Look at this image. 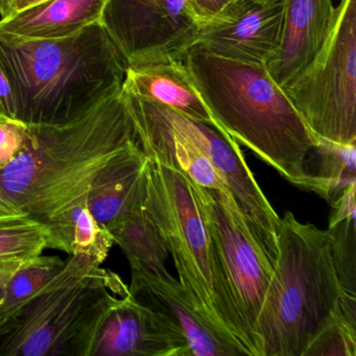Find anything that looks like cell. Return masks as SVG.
Here are the masks:
<instances>
[{
    "mask_svg": "<svg viewBox=\"0 0 356 356\" xmlns=\"http://www.w3.org/2000/svg\"><path fill=\"white\" fill-rule=\"evenodd\" d=\"M332 0H283L280 43L266 65L273 80L284 88L322 49L334 19Z\"/></svg>",
    "mask_w": 356,
    "mask_h": 356,
    "instance_id": "cell-14",
    "label": "cell"
},
{
    "mask_svg": "<svg viewBox=\"0 0 356 356\" xmlns=\"http://www.w3.org/2000/svg\"><path fill=\"white\" fill-rule=\"evenodd\" d=\"M356 185L331 204L326 232L339 281L356 295Z\"/></svg>",
    "mask_w": 356,
    "mask_h": 356,
    "instance_id": "cell-21",
    "label": "cell"
},
{
    "mask_svg": "<svg viewBox=\"0 0 356 356\" xmlns=\"http://www.w3.org/2000/svg\"><path fill=\"white\" fill-rule=\"evenodd\" d=\"M0 51L16 97V118L30 126L74 122L122 92L129 64L103 22L60 39L0 33Z\"/></svg>",
    "mask_w": 356,
    "mask_h": 356,
    "instance_id": "cell-2",
    "label": "cell"
},
{
    "mask_svg": "<svg viewBox=\"0 0 356 356\" xmlns=\"http://www.w3.org/2000/svg\"><path fill=\"white\" fill-rule=\"evenodd\" d=\"M347 291L326 232L285 211L279 222L278 256L254 330L258 356H303Z\"/></svg>",
    "mask_w": 356,
    "mask_h": 356,
    "instance_id": "cell-4",
    "label": "cell"
},
{
    "mask_svg": "<svg viewBox=\"0 0 356 356\" xmlns=\"http://www.w3.org/2000/svg\"><path fill=\"white\" fill-rule=\"evenodd\" d=\"M26 260H8L0 261V282H6L19 268Z\"/></svg>",
    "mask_w": 356,
    "mask_h": 356,
    "instance_id": "cell-28",
    "label": "cell"
},
{
    "mask_svg": "<svg viewBox=\"0 0 356 356\" xmlns=\"http://www.w3.org/2000/svg\"><path fill=\"white\" fill-rule=\"evenodd\" d=\"M283 89L314 135L356 143V0H341L322 49Z\"/></svg>",
    "mask_w": 356,
    "mask_h": 356,
    "instance_id": "cell-7",
    "label": "cell"
},
{
    "mask_svg": "<svg viewBox=\"0 0 356 356\" xmlns=\"http://www.w3.org/2000/svg\"><path fill=\"white\" fill-rule=\"evenodd\" d=\"M109 232L124 252L132 272L170 276L166 266L170 253L157 226L143 207L141 179L136 195L110 227Z\"/></svg>",
    "mask_w": 356,
    "mask_h": 356,
    "instance_id": "cell-18",
    "label": "cell"
},
{
    "mask_svg": "<svg viewBox=\"0 0 356 356\" xmlns=\"http://www.w3.org/2000/svg\"><path fill=\"white\" fill-rule=\"evenodd\" d=\"M314 136L316 143L304 162L308 191L331 205L348 188L356 185V143L346 145Z\"/></svg>",
    "mask_w": 356,
    "mask_h": 356,
    "instance_id": "cell-20",
    "label": "cell"
},
{
    "mask_svg": "<svg viewBox=\"0 0 356 356\" xmlns=\"http://www.w3.org/2000/svg\"><path fill=\"white\" fill-rule=\"evenodd\" d=\"M282 20L283 0L268 5L238 0L202 26L195 45L226 59L268 65L278 51Z\"/></svg>",
    "mask_w": 356,
    "mask_h": 356,
    "instance_id": "cell-11",
    "label": "cell"
},
{
    "mask_svg": "<svg viewBox=\"0 0 356 356\" xmlns=\"http://www.w3.org/2000/svg\"><path fill=\"white\" fill-rule=\"evenodd\" d=\"M65 264L61 258L42 256V254L26 260L6 284L5 297L0 303V314L11 312L28 300L61 272Z\"/></svg>",
    "mask_w": 356,
    "mask_h": 356,
    "instance_id": "cell-24",
    "label": "cell"
},
{
    "mask_svg": "<svg viewBox=\"0 0 356 356\" xmlns=\"http://www.w3.org/2000/svg\"><path fill=\"white\" fill-rule=\"evenodd\" d=\"M188 181L207 229L216 276L258 356L254 330L273 266L232 197L227 191Z\"/></svg>",
    "mask_w": 356,
    "mask_h": 356,
    "instance_id": "cell-8",
    "label": "cell"
},
{
    "mask_svg": "<svg viewBox=\"0 0 356 356\" xmlns=\"http://www.w3.org/2000/svg\"><path fill=\"white\" fill-rule=\"evenodd\" d=\"M356 355V295L345 293L332 320L316 335L303 356Z\"/></svg>",
    "mask_w": 356,
    "mask_h": 356,
    "instance_id": "cell-22",
    "label": "cell"
},
{
    "mask_svg": "<svg viewBox=\"0 0 356 356\" xmlns=\"http://www.w3.org/2000/svg\"><path fill=\"white\" fill-rule=\"evenodd\" d=\"M184 63L218 130L308 191L304 162L316 136L266 65L226 59L199 45Z\"/></svg>",
    "mask_w": 356,
    "mask_h": 356,
    "instance_id": "cell-3",
    "label": "cell"
},
{
    "mask_svg": "<svg viewBox=\"0 0 356 356\" xmlns=\"http://www.w3.org/2000/svg\"><path fill=\"white\" fill-rule=\"evenodd\" d=\"M104 1H105V5H107V3L109 1V0H104Z\"/></svg>",
    "mask_w": 356,
    "mask_h": 356,
    "instance_id": "cell-34",
    "label": "cell"
},
{
    "mask_svg": "<svg viewBox=\"0 0 356 356\" xmlns=\"http://www.w3.org/2000/svg\"><path fill=\"white\" fill-rule=\"evenodd\" d=\"M141 197L195 309L243 355L256 356L216 276L207 229L187 177L147 157Z\"/></svg>",
    "mask_w": 356,
    "mask_h": 356,
    "instance_id": "cell-6",
    "label": "cell"
},
{
    "mask_svg": "<svg viewBox=\"0 0 356 356\" xmlns=\"http://www.w3.org/2000/svg\"><path fill=\"white\" fill-rule=\"evenodd\" d=\"M90 356H191V352L177 329L129 293L104 318Z\"/></svg>",
    "mask_w": 356,
    "mask_h": 356,
    "instance_id": "cell-12",
    "label": "cell"
},
{
    "mask_svg": "<svg viewBox=\"0 0 356 356\" xmlns=\"http://www.w3.org/2000/svg\"><path fill=\"white\" fill-rule=\"evenodd\" d=\"M42 222L49 231L47 249L88 256L102 264L115 243L111 233L89 211L86 197Z\"/></svg>",
    "mask_w": 356,
    "mask_h": 356,
    "instance_id": "cell-19",
    "label": "cell"
},
{
    "mask_svg": "<svg viewBox=\"0 0 356 356\" xmlns=\"http://www.w3.org/2000/svg\"><path fill=\"white\" fill-rule=\"evenodd\" d=\"M122 90L218 129L183 60L129 66Z\"/></svg>",
    "mask_w": 356,
    "mask_h": 356,
    "instance_id": "cell-15",
    "label": "cell"
},
{
    "mask_svg": "<svg viewBox=\"0 0 356 356\" xmlns=\"http://www.w3.org/2000/svg\"><path fill=\"white\" fill-rule=\"evenodd\" d=\"M147 161L140 141L130 143L114 154L91 182L87 207L108 231L136 195Z\"/></svg>",
    "mask_w": 356,
    "mask_h": 356,
    "instance_id": "cell-17",
    "label": "cell"
},
{
    "mask_svg": "<svg viewBox=\"0 0 356 356\" xmlns=\"http://www.w3.org/2000/svg\"><path fill=\"white\" fill-rule=\"evenodd\" d=\"M104 0H47L0 19V33L29 40L60 39L102 22Z\"/></svg>",
    "mask_w": 356,
    "mask_h": 356,
    "instance_id": "cell-16",
    "label": "cell"
},
{
    "mask_svg": "<svg viewBox=\"0 0 356 356\" xmlns=\"http://www.w3.org/2000/svg\"><path fill=\"white\" fill-rule=\"evenodd\" d=\"M44 1H47V0H13L11 10H10V13L8 16H11L13 14L24 11V10L36 7V6L40 5V3H44Z\"/></svg>",
    "mask_w": 356,
    "mask_h": 356,
    "instance_id": "cell-30",
    "label": "cell"
},
{
    "mask_svg": "<svg viewBox=\"0 0 356 356\" xmlns=\"http://www.w3.org/2000/svg\"><path fill=\"white\" fill-rule=\"evenodd\" d=\"M29 136V124L0 113V172L22 151Z\"/></svg>",
    "mask_w": 356,
    "mask_h": 356,
    "instance_id": "cell-25",
    "label": "cell"
},
{
    "mask_svg": "<svg viewBox=\"0 0 356 356\" xmlns=\"http://www.w3.org/2000/svg\"><path fill=\"white\" fill-rule=\"evenodd\" d=\"M26 216L22 210L10 204L0 193V218H12V216Z\"/></svg>",
    "mask_w": 356,
    "mask_h": 356,
    "instance_id": "cell-29",
    "label": "cell"
},
{
    "mask_svg": "<svg viewBox=\"0 0 356 356\" xmlns=\"http://www.w3.org/2000/svg\"><path fill=\"white\" fill-rule=\"evenodd\" d=\"M197 13L208 22L228 12L238 0H191Z\"/></svg>",
    "mask_w": 356,
    "mask_h": 356,
    "instance_id": "cell-27",
    "label": "cell"
},
{
    "mask_svg": "<svg viewBox=\"0 0 356 356\" xmlns=\"http://www.w3.org/2000/svg\"><path fill=\"white\" fill-rule=\"evenodd\" d=\"M47 225L29 216L0 218V261L28 260L47 249Z\"/></svg>",
    "mask_w": 356,
    "mask_h": 356,
    "instance_id": "cell-23",
    "label": "cell"
},
{
    "mask_svg": "<svg viewBox=\"0 0 356 356\" xmlns=\"http://www.w3.org/2000/svg\"><path fill=\"white\" fill-rule=\"evenodd\" d=\"M102 22L129 66L183 60L206 20L191 0H109Z\"/></svg>",
    "mask_w": 356,
    "mask_h": 356,
    "instance_id": "cell-10",
    "label": "cell"
},
{
    "mask_svg": "<svg viewBox=\"0 0 356 356\" xmlns=\"http://www.w3.org/2000/svg\"><path fill=\"white\" fill-rule=\"evenodd\" d=\"M139 141L122 92L64 124L30 126L17 157L0 172V193L43 222L86 197L108 160Z\"/></svg>",
    "mask_w": 356,
    "mask_h": 356,
    "instance_id": "cell-1",
    "label": "cell"
},
{
    "mask_svg": "<svg viewBox=\"0 0 356 356\" xmlns=\"http://www.w3.org/2000/svg\"><path fill=\"white\" fill-rule=\"evenodd\" d=\"M243 1L259 3V5H268V3H278V1H281V0H243Z\"/></svg>",
    "mask_w": 356,
    "mask_h": 356,
    "instance_id": "cell-32",
    "label": "cell"
},
{
    "mask_svg": "<svg viewBox=\"0 0 356 356\" xmlns=\"http://www.w3.org/2000/svg\"><path fill=\"white\" fill-rule=\"evenodd\" d=\"M124 95L177 136L193 143L210 160L241 210L252 236L274 268L278 256L280 216L256 182L238 143L218 129L187 118L157 102Z\"/></svg>",
    "mask_w": 356,
    "mask_h": 356,
    "instance_id": "cell-9",
    "label": "cell"
},
{
    "mask_svg": "<svg viewBox=\"0 0 356 356\" xmlns=\"http://www.w3.org/2000/svg\"><path fill=\"white\" fill-rule=\"evenodd\" d=\"M8 281L6 282H0V303L3 302V297H5L6 293V284H7Z\"/></svg>",
    "mask_w": 356,
    "mask_h": 356,
    "instance_id": "cell-33",
    "label": "cell"
},
{
    "mask_svg": "<svg viewBox=\"0 0 356 356\" xmlns=\"http://www.w3.org/2000/svg\"><path fill=\"white\" fill-rule=\"evenodd\" d=\"M130 295L159 314L184 337L191 356L243 355L191 303L179 280L172 275L156 277L132 272Z\"/></svg>",
    "mask_w": 356,
    "mask_h": 356,
    "instance_id": "cell-13",
    "label": "cell"
},
{
    "mask_svg": "<svg viewBox=\"0 0 356 356\" xmlns=\"http://www.w3.org/2000/svg\"><path fill=\"white\" fill-rule=\"evenodd\" d=\"M13 0H0V16L1 18L7 17L11 10Z\"/></svg>",
    "mask_w": 356,
    "mask_h": 356,
    "instance_id": "cell-31",
    "label": "cell"
},
{
    "mask_svg": "<svg viewBox=\"0 0 356 356\" xmlns=\"http://www.w3.org/2000/svg\"><path fill=\"white\" fill-rule=\"evenodd\" d=\"M0 113L16 118V97L9 68L0 51Z\"/></svg>",
    "mask_w": 356,
    "mask_h": 356,
    "instance_id": "cell-26",
    "label": "cell"
},
{
    "mask_svg": "<svg viewBox=\"0 0 356 356\" xmlns=\"http://www.w3.org/2000/svg\"><path fill=\"white\" fill-rule=\"evenodd\" d=\"M129 287L84 255H72L47 284L0 314V356H90L97 330Z\"/></svg>",
    "mask_w": 356,
    "mask_h": 356,
    "instance_id": "cell-5",
    "label": "cell"
}]
</instances>
